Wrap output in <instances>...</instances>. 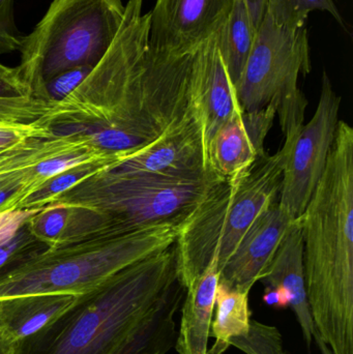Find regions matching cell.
Instances as JSON below:
<instances>
[{"instance_id": "obj_1", "label": "cell", "mask_w": 353, "mask_h": 354, "mask_svg": "<svg viewBox=\"0 0 353 354\" xmlns=\"http://www.w3.org/2000/svg\"><path fill=\"white\" fill-rule=\"evenodd\" d=\"M128 0L117 35L84 81L54 104L41 122L56 135L115 133L131 155L159 140L196 110L194 52L149 46L151 12Z\"/></svg>"}, {"instance_id": "obj_2", "label": "cell", "mask_w": 353, "mask_h": 354, "mask_svg": "<svg viewBox=\"0 0 353 354\" xmlns=\"http://www.w3.org/2000/svg\"><path fill=\"white\" fill-rule=\"evenodd\" d=\"M298 218L315 332L334 354H353V129L343 120Z\"/></svg>"}, {"instance_id": "obj_3", "label": "cell", "mask_w": 353, "mask_h": 354, "mask_svg": "<svg viewBox=\"0 0 353 354\" xmlns=\"http://www.w3.org/2000/svg\"><path fill=\"white\" fill-rule=\"evenodd\" d=\"M178 280L175 245L83 295L14 354H113Z\"/></svg>"}, {"instance_id": "obj_4", "label": "cell", "mask_w": 353, "mask_h": 354, "mask_svg": "<svg viewBox=\"0 0 353 354\" xmlns=\"http://www.w3.org/2000/svg\"><path fill=\"white\" fill-rule=\"evenodd\" d=\"M180 224L131 232L108 229L56 247L29 252L0 272V299L66 293L80 295L175 243Z\"/></svg>"}, {"instance_id": "obj_5", "label": "cell", "mask_w": 353, "mask_h": 354, "mask_svg": "<svg viewBox=\"0 0 353 354\" xmlns=\"http://www.w3.org/2000/svg\"><path fill=\"white\" fill-rule=\"evenodd\" d=\"M284 151L265 153L250 167L216 181L180 224L176 237V274L186 290L211 262L219 272L251 225L281 189Z\"/></svg>"}, {"instance_id": "obj_6", "label": "cell", "mask_w": 353, "mask_h": 354, "mask_svg": "<svg viewBox=\"0 0 353 354\" xmlns=\"http://www.w3.org/2000/svg\"><path fill=\"white\" fill-rule=\"evenodd\" d=\"M124 14L122 0H53L19 50L17 66L33 97L51 102L48 81L79 66L95 68L113 43Z\"/></svg>"}, {"instance_id": "obj_7", "label": "cell", "mask_w": 353, "mask_h": 354, "mask_svg": "<svg viewBox=\"0 0 353 354\" xmlns=\"http://www.w3.org/2000/svg\"><path fill=\"white\" fill-rule=\"evenodd\" d=\"M219 180L200 176L124 174L103 170L56 196L49 205L86 208L124 232L182 224L207 189Z\"/></svg>"}, {"instance_id": "obj_8", "label": "cell", "mask_w": 353, "mask_h": 354, "mask_svg": "<svg viewBox=\"0 0 353 354\" xmlns=\"http://www.w3.org/2000/svg\"><path fill=\"white\" fill-rule=\"evenodd\" d=\"M311 72L306 26L288 29L265 14L257 29L246 66L234 87L244 111L274 105L285 140L302 128L308 101L298 87L300 75Z\"/></svg>"}, {"instance_id": "obj_9", "label": "cell", "mask_w": 353, "mask_h": 354, "mask_svg": "<svg viewBox=\"0 0 353 354\" xmlns=\"http://www.w3.org/2000/svg\"><path fill=\"white\" fill-rule=\"evenodd\" d=\"M340 106L341 97L323 72L314 115L281 147L283 170L278 203L294 220L302 216L327 167L339 126Z\"/></svg>"}, {"instance_id": "obj_10", "label": "cell", "mask_w": 353, "mask_h": 354, "mask_svg": "<svg viewBox=\"0 0 353 354\" xmlns=\"http://www.w3.org/2000/svg\"><path fill=\"white\" fill-rule=\"evenodd\" d=\"M234 0H157L151 12L149 46L158 51H196L221 29Z\"/></svg>"}, {"instance_id": "obj_11", "label": "cell", "mask_w": 353, "mask_h": 354, "mask_svg": "<svg viewBox=\"0 0 353 354\" xmlns=\"http://www.w3.org/2000/svg\"><path fill=\"white\" fill-rule=\"evenodd\" d=\"M76 134L33 137L0 151V212L25 199L59 172L56 158L78 142Z\"/></svg>"}, {"instance_id": "obj_12", "label": "cell", "mask_w": 353, "mask_h": 354, "mask_svg": "<svg viewBox=\"0 0 353 354\" xmlns=\"http://www.w3.org/2000/svg\"><path fill=\"white\" fill-rule=\"evenodd\" d=\"M110 170L124 174L178 176L209 174L204 129L197 109L159 140Z\"/></svg>"}, {"instance_id": "obj_13", "label": "cell", "mask_w": 353, "mask_h": 354, "mask_svg": "<svg viewBox=\"0 0 353 354\" xmlns=\"http://www.w3.org/2000/svg\"><path fill=\"white\" fill-rule=\"evenodd\" d=\"M294 222L274 202L251 225L233 254L220 270L219 284L231 290L250 293L259 282Z\"/></svg>"}, {"instance_id": "obj_14", "label": "cell", "mask_w": 353, "mask_h": 354, "mask_svg": "<svg viewBox=\"0 0 353 354\" xmlns=\"http://www.w3.org/2000/svg\"><path fill=\"white\" fill-rule=\"evenodd\" d=\"M277 116L275 106L240 111L218 129L207 145V169L218 179L230 178L265 155V139Z\"/></svg>"}, {"instance_id": "obj_15", "label": "cell", "mask_w": 353, "mask_h": 354, "mask_svg": "<svg viewBox=\"0 0 353 354\" xmlns=\"http://www.w3.org/2000/svg\"><path fill=\"white\" fill-rule=\"evenodd\" d=\"M217 33L195 51L193 62V104L202 120L207 153L218 129L242 111L218 48Z\"/></svg>"}, {"instance_id": "obj_16", "label": "cell", "mask_w": 353, "mask_h": 354, "mask_svg": "<svg viewBox=\"0 0 353 354\" xmlns=\"http://www.w3.org/2000/svg\"><path fill=\"white\" fill-rule=\"evenodd\" d=\"M259 282L267 287L282 288L292 297L290 308L302 328L307 347L310 348L315 332L314 324L307 297L304 270L302 227L300 218L292 223L278 248L271 263Z\"/></svg>"}, {"instance_id": "obj_17", "label": "cell", "mask_w": 353, "mask_h": 354, "mask_svg": "<svg viewBox=\"0 0 353 354\" xmlns=\"http://www.w3.org/2000/svg\"><path fill=\"white\" fill-rule=\"evenodd\" d=\"M77 295L66 293L19 295L0 299V324L15 351L53 324Z\"/></svg>"}, {"instance_id": "obj_18", "label": "cell", "mask_w": 353, "mask_h": 354, "mask_svg": "<svg viewBox=\"0 0 353 354\" xmlns=\"http://www.w3.org/2000/svg\"><path fill=\"white\" fill-rule=\"evenodd\" d=\"M219 274V264L215 260L186 290L174 344L178 354H207Z\"/></svg>"}, {"instance_id": "obj_19", "label": "cell", "mask_w": 353, "mask_h": 354, "mask_svg": "<svg viewBox=\"0 0 353 354\" xmlns=\"http://www.w3.org/2000/svg\"><path fill=\"white\" fill-rule=\"evenodd\" d=\"M184 295L178 279L113 354H167L175 344V316Z\"/></svg>"}, {"instance_id": "obj_20", "label": "cell", "mask_w": 353, "mask_h": 354, "mask_svg": "<svg viewBox=\"0 0 353 354\" xmlns=\"http://www.w3.org/2000/svg\"><path fill=\"white\" fill-rule=\"evenodd\" d=\"M26 226L31 235L46 248L78 241L111 228L102 214L66 205H49L35 210L27 220Z\"/></svg>"}, {"instance_id": "obj_21", "label": "cell", "mask_w": 353, "mask_h": 354, "mask_svg": "<svg viewBox=\"0 0 353 354\" xmlns=\"http://www.w3.org/2000/svg\"><path fill=\"white\" fill-rule=\"evenodd\" d=\"M256 31L245 0H234L229 17L217 33L218 48L233 87L244 72Z\"/></svg>"}, {"instance_id": "obj_22", "label": "cell", "mask_w": 353, "mask_h": 354, "mask_svg": "<svg viewBox=\"0 0 353 354\" xmlns=\"http://www.w3.org/2000/svg\"><path fill=\"white\" fill-rule=\"evenodd\" d=\"M215 309V319L211 328V337L215 339V343L207 354H223L229 348L231 339L245 336L250 330L249 292L231 290L219 284Z\"/></svg>"}, {"instance_id": "obj_23", "label": "cell", "mask_w": 353, "mask_h": 354, "mask_svg": "<svg viewBox=\"0 0 353 354\" xmlns=\"http://www.w3.org/2000/svg\"><path fill=\"white\" fill-rule=\"evenodd\" d=\"M115 164L107 161L91 162V163L82 164L75 166L70 169L64 170L56 174L44 183L37 192L29 196L19 205L17 210H35L41 209L49 204L53 198L66 192V189L76 185L80 181L95 176L97 172L103 170L113 169Z\"/></svg>"}, {"instance_id": "obj_24", "label": "cell", "mask_w": 353, "mask_h": 354, "mask_svg": "<svg viewBox=\"0 0 353 354\" xmlns=\"http://www.w3.org/2000/svg\"><path fill=\"white\" fill-rule=\"evenodd\" d=\"M314 10L330 12L340 25H344L335 0H267V14L276 24L288 29L306 26L309 15Z\"/></svg>"}, {"instance_id": "obj_25", "label": "cell", "mask_w": 353, "mask_h": 354, "mask_svg": "<svg viewBox=\"0 0 353 354\" xmlns=\"http://www.w3.org/2000/svg\"><path fill=\"white\" fill-rule=\"evenodd\" d=\"M230 346L246 354H288L284 351L280 330L256 320H251L248 334L231 339Z\"/></svg>"}, {"instance_id": "obj_26", "label": "cell", "mask_w": 353, "mask_h": 354, "mask_svg": "<svg viewBox=\"0 0 353 354\" xmlns=\"http://www.w3.org/2000/svg\"><path fill=\"white\" fill-rule=\"evenodd\" d=\"M93 68V66H79L53 77L46 83V95L48 99L57 103L68 97L86 79Z\"/></svg>"}, {"instance_id": "obj_27", "label": "cell", "mask_w": 353, "mask_h": 354, "mask_svg": "<svg viewBox=\"0 0 353 354\" xmlns=\"http://www.w3.org/2000/svg\"><path fill=\"white\" fill-rule=\"evenodd\" d=\"M15 0H0V55L20 50L23 37L15 22Z\"/></svg>"}, {"instance_id": "obj_28", "label": "cell", "mask_w": 353, "mask_h": 354, "mask_svg": "<svg viewBox=\"0 0 353 354\" xmlns=\"http://www.w3.org/2000/svg\"><path fill=\"white\" fill-rule=\"evenodd\" d=\"M41 247L44 245L31 235L25 223L10 241L0 245V272L29 252Z\"/></svg>"}, {"instance_id": "obj_29", "label": "cell", "mask_w": 353, "mask_h": 354, "mask_svg": "<svg viewBox=\"0 0 353 354\" xmlns=\"http://www.w3.org/2000/svg\"><path fill=\"white\" fill-rule=\"evenodd\" d=\"M52 131L41 118L30 124H0V151L33 137L45 136Z\"/></svg>"}, {"instance_id": "obj_30", "label": "cell", "mask_w": 353, "mask_h": 354, "mask_svg": "<svg viewBox=\"0 0 353 354\" xmlns=\"http://www.w3.org/2000/svg\"><path fill=\"white\" fill-rule=\"evenodd\" d=\"M0 97H33L30 87L21 77L18 66L10 68L0 62Z\"/></svg>"}, {"instance_id": "obj_31", "label": "cell", "mask_w": 353, "mask_h": 354, "mask_svg": "<svg viewBox=\"0 0 353 354\" xmlns=\"http://www.w3.org/2000/svg\"><path fill=\"white\" fill-rule=\"evenodd\" d=\"M24 113L22 101L19 97H0V124H16Z\"/></svg>"}, {"instance_id": "obj_32", "label": "cell", "mask_w": 353, "mask_h": 354, "mask_svg": "<svg viewBox=\"0 0 353 354\" xmlns=\"http://www.w3.org/2000/svg\"><path fill=\"white\" fill-rule=\"evenodd\" d=\"M263 299L265 305L277 309H286L292 303V297L284 289L273 287H267Z\"/></svg>"}, {"instance_id": "obj_33", "label": "cell", "mask_w": 353, "mask_h": 354, "mask_svg": "<svg viewBox=\"0 0 353 354\" xmlns=\"http://www.w3.org/2000/svg\"><path fill=\"white\" fill-rule=\"evenodd\" d=\"M255 28H259L267 10V0H245Z\"/></svg>"}, {"instance_id": "obj_34", "label": "cell", "mask_w": 353, "mask_h": 354, "mask_svg": "<svg viewBox=\"0 0 353 354\" xmlns=\"http://www.w3.org/2000/svg\"><path fill=\"white\" fill-rule=\"evenodd\" d=\"M15 346L0 324V354H14Z\"/></svg>"}, {"instance_id": "obj_35", "label": "cell", "mask_w": 353, "mask_h": 354, "mask_svg": "<svg viewBox=\"0 0 353 354\" xmlns=\"http://www.w3.org/2000/svg\"><path fill=\"white\" fill-rule=\"evenodd\" d=\"M313 340H315V342H316L319 351H321V354H334L333 351H331V348L325 344V341L318 336V334H317L316 332H314V334H313Z\"/></svg>"}]
</instances>
